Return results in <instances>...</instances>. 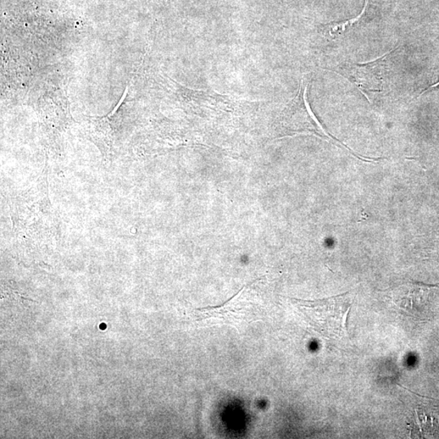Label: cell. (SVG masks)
<instances>
[{
    "label": "cell",
    "mask_w": 439,
    "mask_h": 439,
    "mask_svg": "<svg viewBox=\"0 0 439 439\" xmlns=\"http://www.w3.org/2000/svg\"><path fill=\"white\" fill-rule=\"evenodd\" d=\"M310 82L311 76L309 74L303 77L301 82H300L296 96L287 105L281 115L280 126L285 135H314L323 138V140L331 141L336 145L345 148L360 160H369L355 155L351 149L343 145L341 142L331 136L322 127L312 109H311L309 103L308 91Z\"/></svg>",
    "instance_id": "obj_3"
},
{
    "label": "cell",
    "mask_w": 439,
    "mask_h": 439,
    "mask_svg": "<svg viewBox=\"0 0 439 439\" xmlns=\"http://www.w3.org/2000/svg\"><path fill=\"white\" fill-rule=\"evenodd\" d=\"M438 255H439V248H438Z\"/></svg>",
    "instance_id": "obj_5"
},
{
    "label": "cell",
    "mask_w": 439,
    "mask_h": 439,
    "mask_svg": "<svg viewBox=\"0 0 439 439\" xmlns=\"http://www.w3.org/2000/svg\"><path fill=\"white\" fill-rule=\"evenodd\" d=\"M370 1L371 0H365V6L363 8L362 12H361L359 16H357V18L328 26L327 30L328 32H329L330 35L331 37H336L337 35H340V33L345 32L348 27L352 26L353 25L357 24V22L363 18V16L365 14L366 11L368 10Z\"/></svg>",
    "instance_id": "obj_4"
},
{
    "label": "cell",
    "mask_w": 439,
    "mask_h": 439,
    "mask_svg": "<svg viewBox=\"0 0 439 439\" xmlns=\"http://www.w3.org/2000/svg\"><path fill=\"white\" fill-rule=\"evenodd\" d=\"M48 165L30 187L9 199L13 221L11 241L16 246L42 248L58 241V224L50 201Z\"/></svg>",
    "instance_id": "obj_1"
},
{
    "label": "cell",
    "mask_w": 439,
    "mask_h": 439,
    "mask_svg": "<svg viewBox=\"0 0 439 439\" xmlns=\"http://www.w3.org/2000/svg\"><path fill=\"white\" fill-rule=\"evenodd\" d=\"M294 306L312 329L327 340L348 335V318L352 307L351 294L318 300L291 299Z\"/></svg>",
    "instance_id": "obj_2"
}]
</instances>
